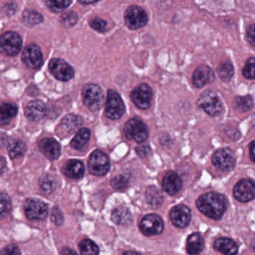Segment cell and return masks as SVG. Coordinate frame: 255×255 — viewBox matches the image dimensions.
<instances>
[{
	"label": "cell",
	"mask_w": 255,
	"mask_h": 255,
	"mask_svg": "<svg viewBox=\"0 0 255 255\" xmlns=\"http://www.w3.org/2000/svg\"><path fill=\"white\" fill-rule=\"evenodd\" d=\"M83 102L92 111H98L102 108L104 103V92L98 85L87 84L83 89Z\"/></svg>",
	"instance_id": "obj_3"
},
{
	"label": "cell",
	"mask_w": 255,
	"mask_h": 255,
	"mask_svg": "<svg viewBox=\"0 0 255 255\" xmlns=\"http://www.w3.org/2000/svg\"><path fill=\"white\" fill-rule=\"evenodd\" d=\"M46 112H47V109H46L45 104L40 100L31 101L25 109V115L26 118L33 122H39L42 120L45 116Z\"/></svg>",
	"instance_id": "obj_20"
},
{
	"label": "cell",
	"mask_w": 255,
	"mask_h": 255,
	"mask_svg": "<svg viewBox=\"0 0 255 255\" xmlns=\"http://www.w3.org/2000/svg\"><path fill=\"white\" fill-rule=\"evenodd\" d=\"M200 108L212 117L220 116L224 112V106L219 97L214 91L203 92L198 101Z\"/></svg>",
	"instance_id": "obj_2"
},
{
	"label": "cell",
	"mask_w": 255,
	"mask_h": 255,
	"mask_svg": "<svg viewBox=\"0 0 255 255\" xmlns=\"http://www.w3.org/2000/svg\"><path fill=\"white\" fill-rule=\"evenodd\" d=\"M125 136L129 140L136 142L145 141L149 136V130L145 124L138 118L129 119L124 128Z\"/></svg>",
	"instance_id": "obj_4"
},
{
	"label": "cell",
	"mask_w": 255,
	"mask_h": 255,
	"mask_svg": "<svg viewBox=\"0 0 255 255\" xmlns=\"http://www.w3.org/2000/svg\"><path fill=\"white\" fill-rule=\"evenodd\" d=\"M214 249L224 255H236L238 252V246L231 239L221 237L214 242Z\"/></svg>",
	"instance_id": "obj_21"
},
{
	"label": "cell",
	"mask_w": 255,
	"mask_h": 255,
	"mask_svg": "<svg viewBox=\"0 0 255 255\" xmlns=\"http://www.w3.org/2000/svg\"><path fill=\"white\" fill-rule=\"evenodd\" d=\"M150 151V147L147 144H140L136 147V153L141 157L147 156Z\"/></svg>",
	"instance_id": "obj_44"
},
{
	"label": "cell",
	"mask_w": 255,
	"mask_h": 255,
	"mask_svg": "<svg viewBox=\"0 0 255 255\" xmlns=\"http://www.w3.org/2000/svg\"><path fill=\"white\" fill-rule=\"evenodd\" d=\"M192 213L190 209L185 205H177L170 212V219L177 228H184L190 223Z\"/></svg>",
	"instance_id": "obj_16"
},
{
	"label": "cell",
	"mask_w": 255,
	"mask_h": 255,
	"mask_svg": "<svg viewBox=\"0 0 255 255\" xmlns=\"http://www.w3.org/2000/svg\"><path fill=\"white\" fill-rule=\"evenodd\" d=\"M11 204L9 197L7 194H1V217L4 218L11 210Z\"/></svg>",
	"instance_id": "obj_38"
},
{
	"label": "cell",
	"mask_w": 255,
	"mask_h": 255,
	"mask_svg": "<svg viewBox=\"0 0 255 255\" xmlns=\"http://www.w3.org/2000/svg\"><path fill=\"white\" fill-rule=\"evenodd\" d=\"M162 189L170 195L178 193L183 186V182L177 173L169 171L163 177L162 183Z\"/></svg>",
	"instance_id": "obj_19"
},
{
	"label": "cell",
	"mask_w": 255,
	"mask_h": 255,
	"mask_svg": "<svg viewBox=\"0 0 255 255\" xmlns=\"http://www.w3.org/2000/svg\"><path fill=\"white\" fill-rule=\"evenodd\" d=\"M214 80V71L207 65H201L198 67L192 77L194 86L198 89H202L207 85L213 83Z\"/></svg>",
	"instance_id": "obj_17"
},
{
	"label": "cell",
	"mask_w": 255,
	"mask_h": 255,
	"mask_svg": "<svg viewBox=\"0 0 255 255\" xmlns=\"http://www.w3.org/2000/svg\"><path fill=\"white\" fill-rule=\"evenodd\" d=\"M141 232L144 235L156 236L163 231L164 223L160 216L156 214H149L141 219L139 225Z\"/></svg>",
	"instance_id": "obj_12"
},
{
	"label": "cell",
	"mask_w": 255,
	"mask_h": 255,
	"mask_svg": "<svg viewBox=\"0 0 255 255\" xmlns=\"http://www.w3.org/2000/svg\"><path fill=\"white\" fill-rule=\"evenodd\" d=\"M83 119L80 116L70 114L65 116L62 120V126L68 132H74L83 124Z\"/></svg>",
	"instance_id": "obj_29"
},
{
	"label": "cell",
	"mask_w": 255,
	"mask_h": 255,
	"mask_svg": "<svg viewBox=\"0 0 255 255\" xmlns=\"http://www.w3.org/2000/svg\"><path fill=\"white\" fill-rule=\"evenodd\" d=\"M17 106L12 103H5L3 104L0 109L1 113V125H7L10 123L13 118L17 115Z\"/></svg>",
	"instance_id": "obj_25"
},
{
	"label": "cell",
	"mask_w": 255,
	"mask_h": 255,
	"mask_svg": "<svg viewBox=\"0 0 255 255\" xmlns=\"http://www.w3.org/2000/svg\"><path fill=\"white\" fill-rule=\"evenodd\" d=\"M198 210L210 219L219 220L228 207V201L225 196L217 192H209L201 195L197 200Z\"/></svg>",
	"instance_id": "obj_1"
},
{
	"label": "cell",
	"mask_w": 255,
	"mask_h": 255,
	"mask_svg": "<svg viewBox=\"0 0 255 255\" xmlns=\"http://www.w3.org/2000/svg\"><path fill=\"white\" fill-rule=\"evenodd\" d=\"M40 150L49 159L54 160L60 156V144L53 138H43L38 144Z\"/></svg>",
	"instance_id": "obj_18"
},
{
	"label": "cell",
	"mask_w": 255,
	"mask_h": 255,
	"mask_svg": "<svg viewBox=\"0 0 255 255\" xmlns=\"http://www.w3.org/2000/svg\"><path fill=\"white\" fill-rule=\"evenodd\" d=\"M1 169H2V172L3 171V168H4V165H5V160H4V158H2V162H1Z\"/></svg>",
	"instance_id": "obj_48"
},
{
	"label": "cell",
	"mask_w": 255,
	"mask_h": 255,
	"mask_svg": "<svg viewBox=\"0 0 255 255\" xmlns=\"http://www.w3.org/2000/svg\"><path fill=\"white\" fill-rule=\"evenodd\" d=\"M204 240L198 233H194L188 237L186 241V251L190 255H198L203 252Z\"/></svg>",
	"instance_id": "obj_22"
},
{
	"label": "cell",
	"mask_w": 255,
	"mask_h": 255,
	"mask_svg": "<svg viewBox=\"0 0 255 255\" xmlns=\"http://www.w3.org/2000/svg\"><path fill=\"white\" fill-rule=\"evenodd\" d=\"M78 16L74 11H68L64 13L61 16L60 22L65 27L71 28L77 23Z\"/></svg>",
	"instance_id": "obj_35"
},
{
	"label": "cell",
	"mask_w": 255,
	"mask_h": 255,
	"mask_svg": "<svg viewBox=\"0 0 255 255\" xmlns=\"http://www.w3.org/2000/svg\"><path fill=\"white\" fill-rule=\"evenodd\" d=\"M65 175L72 179H80L84 176L85 166L83 162L77 159H71L64 168Z\"/></svg>",
	"instance_id": "obj_23"
},
{
	"label": "cell",
	"mask_w": 255,
	"mask_h": 255,
	"mask_svg": "<svg viewBox=\"0 0 255 255\" xmlns=\"http://www.w3.org/2000/svg\"><path fill=\"white\" fill-rule=\"evenodd\" d=\"M125 113V104L120 95L116 91L109 90L106 104L105 116L113 120H118Z\"/></svg>",
	"instance_id": "obj_5"
},
{
	"label": "cell",
	"mask_w": 255,
	"mask_h": 255,
	"mask_svg": "<svg viewBox=\"0 0 255 255\" xmlns=\"http://www.w3.org/2000/svg\"><path fill=\"white\" fill-rule=\"evenodd\" d=\"M89 171L94 175L102 176L108 172L110 168V159L101 150H95L91 154L89 163Z\"/></svg>",
	"instance_id": "obj_7"
},
{
	"label": "cell",
	"mask_w": 255,
	"mask_h": 255,
	"mask_svg": "<svg viewBox=\"0 0 255 255\" xmlns=\"http://www.w3.org/2000/svg\"><path fill=\"white\" fill-rule=\"evenodd\" d=\"M56 180L51 174H44L39 180L40 188L44 194H51L56 188Z\"/></svg>",
	"instance_id": "obj_32"
},
{
	"label": "cell",
	"mask_w": 255,
	"mask_h": 255,
	"mask_svg": "<svg viewBox=\"0 0 255 255\" xmlns=\"http://www.w3.org/2000/svg\"><path fill=\"white\" fill-rule=\"evenodd\" d=\"M111 185L116 189H125L128 185V178L123 175L117 176L112 180Z\"/></svg>",
	"instance_id": "obj_39"
},
{
	"label": "cell",
	"mask_w": 255,
	"mask_h": 255,
	"mask_svg": "<svg viewBox=\"0 0 255 255\" xmlns=\"http://www.w3.org/2000/svg\"><path fill=\"white\" fill-rule=\"evenodd\" d=\"M153 92L151 88L145 83L135 88L131 93V99L140 110H147L151 104Z\"/></svg>",
	"instance_id": "obj_10"
},
{
	"label": "cell",
	"mask_w": 255,
	"mask_h": 255,
	"mask_svg": "<svg viewBox=\"0 0 255 255\" xmlns=\"http://www.w3.org/2000/svg\"><path fill=\"white\" fill-rule=\"evenodd\" d=\"M80 3H82V4H84V5H86V4H93V3H95V2H81V1H80Z\"/></svg>",
	"instance_id": "obj_49"
},
{
	"label": "cell",
	"mask_w": 255,
	"mask_h": 255,
	"mask_svg": "<svg viewBox=\"0 0 255 255\" xmlns=\"http://www.w3.org/2000/svg\"><path fill=\"white\" fill-rule=\"evenodd\" d=\"M124 255H140L138 252H132V251H129V252H125Z\"/></svg>",
	"instance_id": "obj_47"
},
{
	"label": "cell",
	"mask_w": 255,
	"mask_h": 255,
	"mask_svg": "<svg viewBox=\"0 0 255 255\" xmlns=\"http://www.w3.org/2000/svg\"><path fill=\"white\" fill-rule=\"evenodd\" d=\"M1 255H21L20 249L15 245H8L2 249Z\"/></svg>",
	"instance_id": "obj_41"
},
{
	"label": "cell",
	"mask_w": 255,
	"mask_h": 255,
	"mask_svg": "<svg viewBox=\"0 0 255 255\" xmlns=\"http://www.w3.org/2000/svg\"><path fill=\"white\" fill-rule=\"evenodd\" d=\"M252 124H253L254 127H255V115L253 116V118H252Z\"/></svg>",
	"instance_id": "obj_50"
},
{
	"label": "cell",
	"mask_w": 255,
	"mask_h": 255,
	"mask_svg": "<svg viewBox=\"0 0 255 255\" xmlns=\"http://www.w3.org/2000/svg\"><path fill=\"white\" fill-rule=\"evenodd\" d=\"M90 130L87 128H83L79 130L77 135L73 138L71 146L76 150H82L87 145L90 140Z\"/></svg>",
	"instance_id": "obj_26"
},
{
	"label": "cell",
	"mask_w": 255,
	"mask_h": 255,
	"mask_svg": "<svg viewBox=\"0 0 255 255\" xmlns=\"http://www.w3.org/2000/svg\"><path fill=\"white\" fill-rule=\"evenodd\" d=\"M234 195L240 202H248L255 198V182L251 179H243L234 186Z\"/></svg>",
	"instance_id": "obj_14"
},
{
	"label": "cell",
	"mask_w": 255,
	"mask_h": 255,
	"mask_svg": "<svg viewBox=\"0 0 255 255\" xmlns=\"http://www.w3.org/2000/svg\"><path fill=\"white\" fill-rule=\"evenodd\" d=\"M79 246L82 255H99V248L92 240L85 239L80 242Z\"/></svg>",
	"instance_id": "obj_33"
},
{
	"label": "cell",
	"mask_w": 255,
	"mask_h": 255,
	"mask_svg": "<svg viewBox=\"0 0 255 255\" xmlns=\"http://www.w3.org/2000/svg\"><path fill=\"white\" fill-rule=\"evenodd\" d=\"M90 25L92 29L98 31V32H104L107 30V21L103 20V19L99 18V17H95V18H94L93 20L91 21Z\"/></svg>",
	"instance_id": "obj_40"
},
{
	"label": "cell",
	"mask_w": 255,
	"mask_h": 255,
	"mask_svg": "<svg viewBox=\"0 0 255 255\" xmlns=\"http://www.w3.org/2000/svg\"><path fill=\"white\" fill-rule=\"evenodd\" d=\"M49 69L52 74L60 81H69L74 76V68L62 59H52L49 64Z\"/></svg>",
	"instance_id": "obj_11"
},
{
	"label": "cell",
	"mask_w": 255,
	"mask_h": 255,
	"mask_svg": "<svg viewBox=\"0 0 255 255\" xmlns=\"http://www.w3.org/2000/svg\"><path fill=\"white\" fill-rule=\"evenodd\" d=\"M1 51L7 56H14L20 53L22 48V38L14 32H7L1 37Z\"/></svg>",
	"instance_id": "obj_8"
},
{
	"label": "cell",
	"mask_w": 255,
	"mask_h": 255,
	"mask_svg": "<svg viewBox=\"0 0 255 255\" xmlns=\"http://www.w3.org/2000/svg\"><path fill=\"white\" fill-rule=\"evenodd\" d=\"M249 155H250L251 159L255 162V140L252 141L249 147Z\"/></svg>",
	"instance_id": "obj_45"
},
{
	"label": "cell",
	"mask_w": 255,
	"mask_h": 255,
	"mask_svg": "<svg viewBox=\"0 0 255 255\" xmlns=\"http://www.w3.org/2000/svg\"><path fill=\"white\" fill-rule=\"evenodd\" d=\"M8 154L12 159L20 157L24 154L26 150V145L20 139H13L8 144Z\"/></svg>",
	"instance_id": "obj_27"
},
{
	"label": "cell",
	"mask_w": 255,
	"mask_h": 255,
	"mask_svg": "<svg viewBox=\"0 0 255 255\" xmlns=\"http://www.w3.org/2000/svg\"><path fill=\"white\" fill-rule=\"evenodd\" d=\"M218 74L222 81H230L234 74V68L232 64L229 62H224L221 63L218 68Z\"/></svg>",
	"instance_id": "obj_34"
},
{
	"label": "cell",
	"mask_w": 255,
	"mask_h": 255,
	"mask_svg": "<svg viewBox=\"0 0 255 255\" xmlns=\"http://www.w3.org/2000/svg\"><path fill=\"white\" fill-rule=\"evenodd\" d=\"M43 16L34 10H26L23 13V22L26 26L32 27L42 23Z\"/></svg>",
	"instance_id": "obj_30"
},
{
	"label": "cell",
	"mask_w": 255,
	"mask_h": 255,
	"mask_svg": "<svg viewBox=\"0 0 255 255\" xmlns=\"http://www.w3.org/2000/svg\"><path fill=\"white\" fill-rule=\"evenodd\" d=\"M125 20L127 26L129 29L136 30L147 24L148 17L147 13L142 8L136 5H132L127 9Z\"/></svg>",
	"instance_id": "obj_6"
},
{
	"label": "cell",
	"mask_w": 255,
	"mask_h": 255,
	"mask_svg": "<svg viewBox=\"0 0 255 255\" xmlns=\"http://www.w3.org/2000/svg\"><path fill=\"white\" fill-rule=\"evenodd\" d=\"M112 219L116 225H128L132 222V215L128 208L119 207L112 213Z\"/></svg>",
	"instance_id": "obj_24"
},
{
	"label": "cell",
	"mask_w": 255,
	"mask_h": 255,
	"mask_svg": "<svg viewBox=\"0 0 255 255\" xmlns=\"http://www.w3.org/2000/svg\"><path fill=\"white\" fill-rule=\"evenodd\" d=\"M146 198H147V202L148 203L149 205L153 207H159L163 201L162 194L155 186H150L147 188V192H146Z\"/></svg>",
	"instance_id": "obj_28"
},
{
	"label": "cell",
	"mask_w": 255,
	"mask_h": 255,
	"mask_svg": "<svg viewBox=\"0 0 255 255\" xmlns=\"http://www.w3.org/2000/svg\"><path fill=\"white\" fill-rule=\"evenodd\" d=\"M26 216L32 220H42L47 217L48 207L45 203L35 198L27 199L24 204Z\"/></svg>",
	"instance_id": "obj_13"
},
{
	"label": "cell",
	"mask_w": 255,
	"mask_h": 255,
	"mask_svg": "<svg viewBox=\"0 0 255 255\" xmlns=\"http://www.w3.org/2000/svg\"><path fill=\"white\" fill-rule=\"evenodd\" d=\"M72 3L71 1H47V7L56 13L62 12L65 11L71 4Z\"/></svg>",
	"instance_id": "obj_37"
},
{
	"label": "cell",
	"mask_w": 255,
	"mask_h": 255,
	"mask_svg": "<svg viewBox=\"0 0 255 255\" xmlns=\"http://www.w3.org/2000/svg\"><path fill=\"white\" fill-rule=\"evenodd\" d=\"M234 109L240 113H246L252 110L254 106L253 99L250 95L237 97L233 103Z\"/></svg>",
	"instance_id": "obj_31"
},
{
	"label": "cell",
	"mask_w": 255,
	"mask_h": 255,
	"mask_svg": "<svg viewBox=\"0 0 255 255\" xmlns=\"http://www.w3.org/2000/svg\"><path fill=\"white\" fill-rule=\"evenodd\" d=\"M243 74L246 79L255 80V58H249L243 69Z\"/></svg>",
	"instance_id": "obj_36"
},
{
	"label": "cell",
	"mask_w": 255,
	"mask_h": 255,
	"mask_svg": "<svg viewBox=\"0 0 255 255\" xmlns=\"http://www.w3.org/2000/svg\"><path fill=\"white\" fill-rule=\"evenodd\" d=\"M246 36L249 44L255 47V24H252L248 28Z\"/></svg>",
	"instance_id": "obj_43"
},
{
	"label": "cell",
	"mask_w": 255,
	"mask_h": 255,
	"mask_svg": "<svg viewBox=\"0 0 255 255\" xmlns=\"http://www.w3.org/2000/svg\"><path fill=\"white\" fill-rule=\"evenodd\" d=\"M61 255H78L77 252H74L72 249H69V248H65L62 249L61 252Z\"/></svg>",
	"instance_id": "obj_46"
},
{
	"label": "cell",
	"mask_w": 255,
	"mask_h": 255,
	"mask_svg": "<svg viewBox=\"0 0 255 255\" xmlns=\"http://www.w3.org/2000/svg\"><path fill=\"white\" fill-rule=\"evenodd\" d=\"M212 162L216 168L222 171H231L235 167V154L228 147L219 149L213 155Z\"/></svg>",
	"instance_id": "obj_9"
},
{
	"label": "cell",
	"mask_w": 255,
	"mask_h": 255,
	"mask_svg": "<svg viewBox=\"0 0 255 255\" xmlns=\"http://www.w3.org/2000/svg\"><path fill=\"white\" fill-rule=\"evenodd\" d=\"M23 64L31 69L39 68L43 64V54L41 49L36 44L26 46L22 54Z\"/></svg>",
	"instance_id": "obj_15"
},
{
	"label": "cell",
	"mask_w": 255,
	"mask_h": 255,
	"mask_svg": "<svg viewBox=\"0 0 255 255\" xmlns=\"http://www.w3.org/2000/svg\"><path fill=\"white\" fill-rule=\"evenodd\" d=\"M52 221L57 225H61L63 222L64 218L62 212L57 207L53 209L51 215Z\"/></svg>",
	"instance_id": "obj_42"
}]
</instances>
